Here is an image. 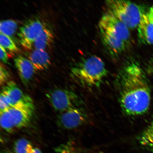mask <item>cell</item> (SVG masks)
I'll use <instances>...</instances> for the list:
<instances>
[{
	"instance_id": "obj_1",
	"label": "cell",
	"mask_w": 153,
	"mask_h": 153,
	"mask_svg": "<svg viewBox=\"0 0 153 153\" xmlns=\"http://www.w3.org/2000/svg\"><path fill=\"white\" fill-rule=\"evenodd\" d=\"M118 78L120 102L124 112L131 116L146 113L150 106L151 91L140 67L130 63L122 69Z\"/></svg>"
},
{
	"instance_id": "obj_2",
	"label": "cell",
	"mask_w": 153,
	"mask_h": 153,
	"mask_svg": "<svg viewBox=\"0 0 153 153\" xmlns=\"http://www.w3.org/2000/svg\"><path fill=\"white\" fill-rule=\"evenodd\" d=\"M99 27L103 43L111 54L119 55L125 50L131 34L123 22L108 12L101 18Z\"/></svg>"
},
{
	"instance_id": "obj_3",
	"label": "cell",
	"mask_w": 153,
	"mask_h": 153,
	"mask_svg": "<svg viewBox=\"0 0 153 153\" xmlns=\"http://www.w3.org/2000/svg\"><path fill=\"white\" fill-rule=\"evenodd\" d=\"M71 71L74 79L82 85L91 88L99 87L108 72L103 61L95 55L80 61Z\"/></svg>"
},
{
	"instance_id": "obj_4",
	"label": "cell",
	"mask_w": 153,
	"mask_h": 153,
	"mask_svg": "<svg viewBox=\"0 0 153 153\" xmlns=\"http://www.w3.org/2000/svg\"><path fill=\"white\" fill-rule=\"evenodd\" d=\"M34 112V105L30 97L0 112L2 128L12 133L28 125Z\"/></svg>"
},
{
	"instance_id": "obj_5",
	"label": "cell",
	"mask_w": 153,
	"mask_h": 153,
	"mask_svg": "<svg viewBox=\"0 0 153 153\" xmlns=\"http://www.w3.org/2000/svg\"><path fill=\"white\" fill-rule=\"evenodd\" d=\"M108 12L127 26L130 29L138 27L143 15L145 13L141 6L123 0L106 1Z\"/></svg>"
},
{
	"instance_id": "obj_6",
	"label": "cell",
	"mask_w": 153,
	"mask_h": 153,
	"mask_svg": "<svg viewBox=\"0 0 153 153\" xmlns=\"http://www.w3.org/2000/svg\"><path fill=\"white\" fill-rule=\"evenodd\" d=\"M47 97L54 109L60 113L77 106L78 97L68 90L57 88L47 93Z\"/></svg>"
},
{
	"instance_id": "obj_7",
	"label": "cell",
	"mask_w": 153,
	"mask_h": 153,
	"mask_svg": "<svg viewBox=\"0 0 153 153\" xmlns=\"http://www.w3.org/2000/svg\"><path fill=\"white\" fill-rule=\"evenodd\" d=\"M45 27L38 19H31L25 23L19 29L18 34L21 45L25 48L31 49L36 38Z\"/></svg>"
},
{
	"instance_id": "obj_8",
	"label": "cell",
	"mask_w": 153,
	"mask_h": 153,
	"mask_svg": "<svg viewBox=\"0 0 153 153\" xmlns=\"http://www.w3.org/2000/svg\"><path fill=\"white\" fill-rule=\"evenodd\" d=\"M85 112L77 106L61 112L57 118V123L61 128L66 129L75 128L82 125L85 119Z\"/></svg>"
},
{
	"instance_id": "obj_9",
	"label": "cell",
	"mask_w": 153,
	"mask_h": 153,
	"mask_svg": "<svg viewBox=\"0 0 153 153\" xmlns=\"http://www.w3.org/2000/svg\"><path fill=\"white\" fill-rule=\"evenodd\" d=\"M15 67L19 76L23 83H28L33 77L36 71L28 59L19 55L14 59Z\"/></svg>"
},
{
	"instance_id": "obj_10",
	"label": "cell",
	"mask_w": 153,
	"mask_h": 153,
	"mask_svg": "<svg viewBox=\"0 0 153 153\" xmlns=\"http://www.w3.org/2000/svg\"><path fill=\"white\" fill-rule=\"evenodd\" d=\"M137 28L138 37L141 42L147 45L153 44V22L146 13L143 15Z\"/></svg>"
},
{
	"instance_id": "obj_11",
	"label": "cell",
	"mask_w": 153,
	"mask_h": 153,
	"mask_svg": "<svg viewBox=\"0 0 153 153\" xmlns=\"http://www.w3.org/2000/svg\"><path fill=\"white\" fill-rule=\"evenodd\" d=\"M28 58L36 71L46 69L51 64L49 55L44 50L34 49L29 53Z\"/></svg>"
},
{
	"instance_id": "obj_12",
	"label": "cell",
	"mask_w": 153,
	"mask_h": 153,
	"mask_svg": "<svg viewBox=\"0 0 153 153\" xmlns=\"http://www.w3.org/2000/svg\"><path fill=\"white\" fill-rule=\"evenodd\" d=\"M8 98L11 106L30 97L23 93L14 82L9 81L3 88L2 91Z\"/></svg>"
},
{
	"instance_id": "obj_13",
	"label": "cell",
	"mask_w": 153,
	"mask_h": 153,
	"mask_svg": "<svg viewBox=\"0 0 153 153\" xmlns=\"http://www.w3.org/2000/svg\"><path fill=\"white\" fill-rule=\"evenodd\" d=\"M53 38L52 31L45 27L34 42L33 48L34 49L45 50L53 42Z\"/></svg>"
},
{
	"instance_id": "obj_14",
	"label": "cell",
	"mask_w": 153,
	"mask_h": 153,
	"mask_svg": "<svg viewBox=\"0 0 153 153\" xmlns=\"http://www.w3.org/2000/svg\"><path fill=\"white\" fill-rule=\"evenodd\" d=\"M18 27V23L14 20L9 19L1 21L0 22V33L12 39L16 33Z\"/></svg>"
},
{
	"instance_id": "obj_15",
	"label": "cell",
	"mask_w": 153,
	"mask_h": 153,
	"mask_svg": "<svg viewBox=\"0 0 153 153\" xmlns=\"http://www.w3.org/2000/svg\"><path fill=\"white\" fill-rule=\"evenodd\" d=\"M33 148L30 141L23 138L17 140L14 147L15 153H30Z\"/></svg>"
},
{
	"instance_id": "obj_16",
	"label": "cell",
	"mask_w": 153,
	"mask_h": 153,
	"mask_svg": "<svg viewBox=\"0 0 153 153\" xmlns=\"http://www.w3.org/2000/svg\"><path fill=\"white\" fill-rule=\"evenodd\" d=\"M138 139L140 144L143 148L153 152V132L143 131Z\"/></svg>"
},
{
	"instance_id": "obj_17",
	"label": "cell",
	"mask_w": 153,
	"mask_h": 153,
	"mask_svg": "<svg viewBox=\"0 0 153 153\" xmlns=\"http://www.w3.org/2000/svg\"><path fill=\"white\" fill-rule=\"evenodd\" d=\"M0 45L11 52H16L19 50L13 40L1 33H0Z\"/></svg>"
},
{
	"instance_id": "obj_18",
	"label": "cell",
	"mask_w": 153,
	"mask_h": 153,
	"mask_svg": "<svg viewBox=\"0 0 153 153\" xmlns=\"http://www.w3.org/2000/svg\"><path fill=\"white\" fill-rule=\"evenodd\" d=\"M10 77V76L8 71L1 64L0 65V84L1 85L8 82Z\"/></svg>"
},
{
	"instance_id": "obj_19",
	"label": "cell",
	"mask_w": 153,
	"mask_h": 153,
	"mask_svg": "<svg viewBox=\"0 0 153 153\" xmlns=\"http://www.w3.org/2000/svg\"><path fill=\"white\" fill-rule=\"evenodd\" d=\"M11 106L10 101L5 94L1 91L0 95V111H3Z\"/></svg>"
},
{
	"instance_id": "obj_20",
	"label": "cell",
	"mask_w": 153,
	"mask_h": 153,
	"mask_svg": "<svg viewBox=\"0 0 153 153\" xmlns=\"http://www.w3.org/2000/svg\"><path fill=\"white\" fill-rule=\"evenodd\" d=\"M0 53L1 60L5 64H8V56L5 49L0 45Z\"/></svg>"
},
{
	"instance_id": "obj_21",
	"label": "cell",
	"mask_w": 153,
	"mask_h": 153,
	"mask_svg": "<svg viewBox=\"0 0 153 153\" xmlns=\"http://www.w3.org/2000/svg\"><path fill=\"white\" fill-rule=\"evenodd\" d=\"M146 14L150 20L153 22V5L149 9Z\"/></svg>"
},
{
	"instance_id": "obj_22",
	"label": "cell",
	"mask_w": 153,
	"mask_h": 153,
	"mask_svg": "<svg viewBox=\"0 0 153 153\" xmlns=\"http://www.w3.org/2000/svg\"><path fill=\"white\" fill-rule=\"evenodd\" d=\"M144 131L148 132H153V121L149 124Z\"/></svg>"
},
{
	"instance_id": "obj_23",
	"label": "cell",
	"mask_w": 153,
	"mask_h": 153,
	"mask_svg": "<svg viewBox=\"0 0 153 153\" xmlns=\"http://www.w3.org/2000/svg\"><path fill=\"white\" fill-rule=\"evenodd\" d=\"M30 153H42L39 149L36 148H33Z\"/></svg>"
},
{
	"instance_id": "obj_24",
	"label": "cell",
	"mask_w": 153,
	"mask_h": 153,
	"mask_svg": "<svg viewBox=\"0 0 153 153\" xmlns=\"http://www.w3.org/2000/svg\"><path fill=\"white\" fill-rule=\"evenodd\" d=\"M67 153V147L65 149H63L62 150L60 151L58 153Z\"/></svg>"
}]
</instances>
